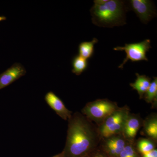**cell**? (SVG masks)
Returning a JSON list of instances; mask_svg holds the SVG:
<instances>
[{"label": "cell", "mask_w": 157, "mask_h": 157, "mask_svg": "<svg viewBox=\"0 0 157 157\" xmlns=\"http://www.w3.org/2000/svg\"><path fill=\"white\" fill-rule=\"evenodd\" d=\"M64 157H84L98 148L101 140L98 126L82 113L76 112L68 120Z\"/></svg>", "instance_id": "1"}, {"label": "cell", "mask_w": 157, "mask_h": 157, "mask_svg": "<svg viewBox=\"0 0 157 157\" xmlns=\"http://www.w3.org/2000/svg\"><path fill=\"white\" fill-rule=\"evenodd\" d=\"M90 10L93 23L99 27L113 28L126 24L128 6L121 0H95Z\"/></svg>", "instance_id": "2"}, {"label": "cell", "mask_w": 157, "mask_h": 157, "mask_svg": "<svg viewBox=\"0 0 157 157\" xmlns=\"http://www.w3.org/2000/svg\"><path fill=\"white\" fill-rule=\"evenodd\" d=\"M119 107L116 102L108 99H98L86 104L81 112L98 126Z\"/></svg>", "instance_id": "3"}, {"label": "cell", "mask_w": 157, "mask_h": 157, "mask_svg": "<svg viewBox=\"0 0 157 157\" xmlns=\"http://www.w3.org/2000/svg\"><path fill=\"white\" fill-rule=\"evenodd\" d=\"M130 113L127 106L119 107L98 126L101 138L122 133L127 118Z\"/></svg>", "instance_id": "4"}, {"label": "cell", "mask_w": 157, "mask_h": 157, "mask_svg": "<svg viewBox=\"0 0 157 157\" xmlns=\"http://www.w3.org/2000/svg\"><path fill=\"white\" fill-rule=\"evenodd\" d=\"M151 48V40L147 39L142 42L137 43L125 44L124 46H117L113 50L118 51H124L126 54L125 58L118 68L123 69L124 65L128 60L132 62H137L144 60L148 61L146 56L147 52Z\"/></svg>", "instance_id": "5"}, {"label": "cell", "mask_w": 157, "mask_h": 157, "mask_svg": "<svg viewBox=\"0 0 157 157\" xmlns=\"http://www.w3.org/2000/svg\"><path fill=\"white\" fill-rule=\"evenodd\" d=\"M129 141L122 134L101 138L98 148L108 157H118Z\"/></svg>", "instance_id": "6"}, {"label": "cell", "mask_w": 157, "mask_h": 157, "mask_svg": "<svg viewBox=\"0 0 157 157\" xmlns=\"http://www.w3.org/2000/svg\"><path fill=\"white\" fill-rule=\"evenodd\" d=\"M128 8L135 12L141 22L145 24L157 15L155 7L151 1L131 0L129 2Z\"/></svg>", "instance_id": "7"}, {"label": "cell", "mask_w": 157, "mask_h": 157, "mask_svg": "<svg viewBox=\"0 0 157 157\" xmlns=\"http://www.w3.org/2000/svg\"><path fill=\"white\" fill-rule=\"evenodd\" d=\"M143 122V120L139 114L129 113L122 133L127 141L135 142L137 132L142 127Z\"/></svg>", "instance_id": "8"}, {"label": "cell", "mask_w": 157, "mask_h": 157, "mask_svg": "<svg viewBox=\"0 0 157 157\" xmlns=\"http://www.w3.org/2000/svg\"><path fill=\"white\" fill-rule=\"evenodd\" d=\"M26 73V70L22 65L20 63H15L0 74V90L7 87L24 76Z\"/></svg>", "instance_id": "9"}, {"label": "cell", "mask_w": 157, "mask_h": 157, "mask_svg": "<svg viewBox=\"0 0 157 157\" xmlns=\"http://www.w3.org/2000/svg\"><path fill=\"white\" fill-rule=\"evenodd\" d=\"M45 99L49 107L63 119L68 121L72 116V111L66 107L63 101L52 92L47 93Z\"/></svg>", "instance_id": "10"}, {"label": "cell", "mask_w": 157, "mask_h": 157, "mask_svg": "<svg viewBox=\"0 0 157 157\" xmlns=\"http://www.w3.org/2000/svg\"><path fill=\"white\" fill-rule=\"evenodd\" d=\"M143 132L147 138L157 140V115L151 113L143 120Z\"/></svg>", "instance_id": "11"}, {"label": "cell", "mask_w": 157, "mask_h": 157, "mask_svg": "<svg viewBox=\"0 0 157 157\" xmlns=\"http://www.w3.org/2000/svg\"><path fill=\"white\" fill-rule=\"evenodd\" d=\"M136 78L135 82L130 84V86L133 90H136L137 92L140 99H143L144 94L148 90L151 78L145 75H140L139 73H136Z\"/></svg>", "instance_id": "12"}, {"label": "cell", "mask_w": 157, "mask_h": 157, "mask_svg": "<svg viewBox=\"0 0 157 157\" xmlns=\"http://www.w3.org/2000/svg\"><path fill=\"white\" fill-rule=\"evenodd\" d=\"M135 144L137 151L142 155L156 149L157 141L151 138H141L135 141Z\"/></svg>", "instance_id": "13"}, {"label": "cell", "mask_w": 157, "mask_h": 157, "mask_svg": "<svg viewBox=\"0 0 157 157\" xmlns=\"http://www.w3.org/2000/svg\"><path fill=\"white\" fill-rule=\"evenodd\" d=\"M98 42V39L94 38L90 42H81L78 45V55L87 60L90 59L94 55V45Z\"/></svg>", "instance_id": "14"}, {"label": "cell", "mask_w": 157, "mask_h": 157, "mask_svg": "<svg viewBox=\"0 0 157 157\" xmlns=\"http://www.w3.org/2000/svg\"><path fill=\"white\" fill-rule=\"evenodd\" d=\"M148 104H151L153 107H156L157 104V78L154 77L148 90L143 98Z\"/></svg>", "instance_id": "15"}, {"label": "cell", "mask_w": 157, "mask_h": 157, "mask_svg": "<svg viewBox=\"0 0 157 157\" xmlns=\"http://www.w3.org/2000/svg\"><path fill=\"white\" fill-rule=\"evenodd\" d=\"M88 63L86 59L80 56L76 55L72 60V73L76 76H79L87 69Z\"/></svg>", "instance_id": "16"}, {"label": "cell", "mask_w": 157, "mask_h": 157, "mask_svg": "<svg viewBox=\"0 0 157 157\" xmlns=\"http://www.w3.org/2000/svg\"><path fill=\"white\" fill-rule=\"evenodd\" d=\"M135 141L128 142L118 157H141L135 146Z\"/></svg>", "instance_id": "17"}, {"label": "cell", "mask_w": 157, "mask_h": 157, "mask_svg": "<svg viewBox=\"0 0 157 157\" xmlns=\"http://www.w3.org/2000/svg\"><path fill=\"white\" fill-rule=\"evenodd\" d=\"M89 157H108L98 147L89 155Z\"/></svg>", "instance_id": "18"}, {"label": "cell", "mask_w": 157, "mask_h": 157, "mask_svg": "<svg viewBox=\"0 0 157 157\" xmlns=\"http://www.w3.org/2000/svg\"><path fill=\"white\" fill-rule=\"evenodd\" d=\"M141 157H157V149L156 148L152 151L142 155Z\"/></svg>", "instance_id": "19"}, {"label": "cell", "mask_w": 157, "mask_h": 157, "mask_svg": "<svg viewBox=\"0 0 157 157\" xmlns=\"http://www.w3.org/2000/svg\"><path fill=\"white\" fill-rule=\"evenodd\" d=\"M52 157H64L63 153V152H61L60 153H59L58 154Z\"/></svg>", "instance_id": "20"}, {"label": "cell", "mask_w": 157, "mask_h": 157, "mask_svg": "<svg viewBox=\"0 0 157 157\" xmlns=\"http://www.w3.org/2000/svg\"><path fill=\"white\" fill-rule=\"evenodd\" d=\"M6 17L5 16H0V21H3L6 20Z\"/></svg>", "instance_id": "21"}, {"label": "cell", "mask_w": 157, "mask_h": 157, "mask_svg": "<svg viewBox=\"0 0 157 157\" xmlns=\"http://www.w3.org/2000/svg\"><path fill=\"white\" fill-rule=\"evenodd\" d=\"M89 157V155L87 156H86V157Z\"/></svg>", "instance_id": "22"}]
</instances>
